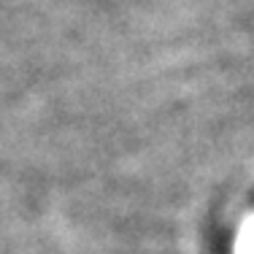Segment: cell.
<instances>
[{
    "mask_svg": "<svg viewBox=\"0 0 254 254\" xmlns=\"http://www.w3.org/2000/svg\"><path fill=\"white\" fill-rule=\"evenodd\" d=\"M233 254H254V214L246 216V222L238 227V238H235Z\"/></svg>",
    "mask_w": 254,
    "mask_h": 254,
    "instance_id": "6da1fadb",
    "label": "cell"
}]
</instances>
